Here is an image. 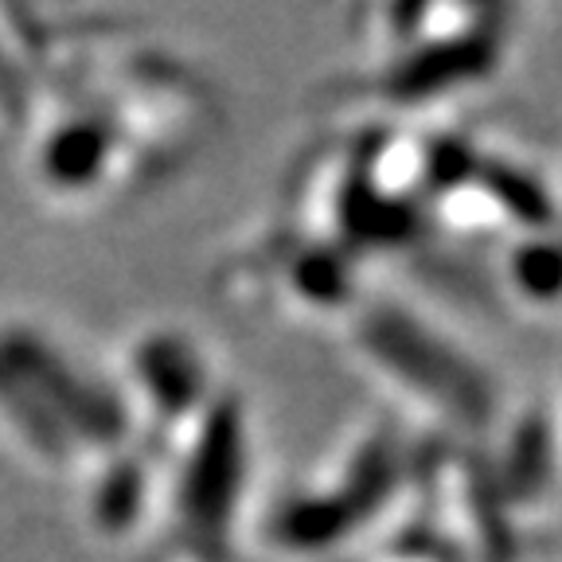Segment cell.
<instances>
[{
	"label": "cell",
	"instance_id": "1",
	"mask_svg": "<svg viewBox=\"0 0 562 562\" xmlns=\"http://www.w3.org/2000/svg\"><path fill=\"white\" fill-rule=\"evenodd\" d=\"M360 340L371 360L379 356L391 371H403L398 379H411L426 395L446 398L449 411L469 414V418H476L484 411V391L473 379V371L461 368L449 351H441L434 340H426L414 325H403V321H379L375 325L371 321Z\"/></svg>",
	"mask_w": 562,
	"mask_h": 562
}]
</instances>
